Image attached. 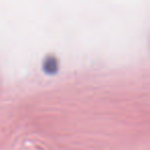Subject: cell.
<instances>
[{
  "mask_svg": "<svg viewBox=\"0 0 150 150\" xmlns=\"http://www.w3.org/2000/svg\"><path fill=\"white\" fill-rule=\"evenodd\" d=\"M43 71L46 74H56L59 70V62L58 59L54 56H47L43 62Z\"/></svg>",
  "mask_w": 150,
  "mask_h": 150,
  "instance_id": "obj_1",
  "label": "cell"
}]
</instances>
